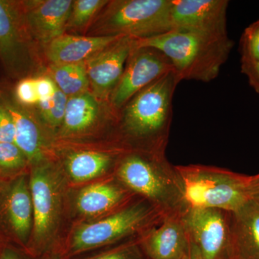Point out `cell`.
Returning <instances> with one entry per match:
<instances>
[{
    "mask_svg": "<svg viewBox=\"0 0 259 259\" xmlns=\"http://www.w3.org/2000/svg\"><path fill=\"white\" fill-rule=\"evenodd\" d=\"M233 45L228 35L178 30L151 38L134 40L135 47H151L163 52L171 61L180 82L194 80L208 83L215 79Z\"/></svg>",
    "mask_w": 259,
    "mask_h": 259,
    "instance_id": "obj_3",
    "label": "cell"
},
{
    "mask_svg": "<svg viewBox=\"0 0 259 259\" xmlns=\"http://www.w3.org/2000/svg\"><path fill=\"white\" fill-rule=\"evenodd\" d=\"M121 36H83L64 33L44 47L51 64H80Z\"/></svg>",
    "mask_w": 259,
    "mask_h": 259,
    "instance_id": "obj_15",
    "label": "cell"
},
{
    "mask_svg": "<svg viewBox=\"0 0 259 259\" xmlns=\"http://www.w3.org/2000/svg\"><path fill=\"white\" fill-rule=\"evenodd\" d=\"M120 158L117 154L106 152L78 151L68 156L66 170L74 182H85L106 174L117 166Z\"/></svg>",
    "mask_w": 259,
    "mask_h": 259,
    "instance_id": "obj_20",
    "label": "cell"
},
{
    "mask_svg": "<svg viewBox=\"0 0 259 259\" xmlns=\"http://www.w3.org/2000/svg\"><path fill=\"white\" fill-rule=\"evenodd\" d=\"M183 221L190 242L202 259L234 258L231 212L212 208H189Z\"/></svg>",
    "mask_w": 259,
    "mask_h": 259,
    "instance_id": "obj_9",
    "label": "cell"
},
{
    "mask_svg": "<svg viewBox=\"0 0 259 259\" xmlns=\"http://www.w3.org/2000/svg\"><path fill=\"white\" fill-rule=\"evenodd\" d=\"M228 0H172L173 30L224 36Z\"/></svg>",
    "mask_w": 259,
    "mask_h": 259,
    "instance_id": "obj_12",
    "label": "cell"
},
{
    "mask_svg": "<svg viewBox=\"0 0 259 259\" xmlns=\"http://www.w3.org/2000/svg\"><path fill=\"white\" fill-rule=\"evenodd\" d=\"M35 86L39 102L47 101L53 96L56 89L55 83L49 76H40L35 78Z\"/></svg>",
    "mask_w": 259,
    "mask_h": 259,
    "instance_id": "obj_30",
    "label": "cell"
},
{
    "mask_svg": "<svg viewBox=\"0 0 259 259\" xmlns=\"http://www.w3.org/2000/svg\"><path fill=\"white\" fill-rule=\"evenodd\" d=\"M37 45L29 30L23 2L0 0V61L10 77L20 81L40 69Z\"/></svg>",
    "mask_w": 259,
    "mask_h": 259,
    "instance_id": "obj_7",
    "label": "cell"
},
{
    "mask_svg": "<svg viewBox=\"0 0 259 259\" xmlns=\"http://www.w3.org/2000/svg\"><path fill=\"white\" fill-rule=\"evenodd\" d=\"M115 177L136 197L152 204L163 218L183 215L189 209L182 178L166 153L126 152L117 163Z\"/></svg>",
    "mask_w": 259,
    "mask_h": 259,
    "instance_id": "obj_2",
    "label": "cell"
},
{
    "mask_svg": "<svg viewBox=\"0 0 259 259\" xmlns=\"http://www.w3.org/2000/svg\"><path fill=\"white\" fill-rule=\"evenodd\" d=\"M108 3L107 0H75L66 25V32L86 28Z\"/></svg>",
    "mask_w": 259,
    "mask_h": 259,
    "instance_id": "obj_23",
    "label": "cell"
},
{
    "mask_svg": "<svg viewBox=\"0 0 259 259\" xmlns=\"http://www.w3.org/2000/svg\"><path fill=\"white\" fill-rule=\"evenodd\" d=\"M249 194L250 200L259 207V174L250 176Z\"/></svg>",
    "mask_w": 259,
    "mask_h": 259,
    "instance_id": "obj_32",
    "label": "cell"
},
{
    "mask_svg": "<svg viewBox=\"0 0 259 259\" xmlns=\"http://www.w3.org/2000/svg\"><path fill=\"white\" fill-rule=\"evenodd\" d=\"M68 97L56 87L55 93L47 101L37 103V110L40 118L51 127L62 125Z\"/></svg>",
    "mask_w": 259,
    "mask_h": 259,
    "instance_id": "obj_24",
    "label": "cell"
},
{
    "mask_svg": "<svg viewBox=\"0 0 259 259\" xmlns=\"http://www.w3.org/2000/svg\"><path fill=\"white\" fill-rule=\"evenodd\" d=\"M173 71L171 61L161 51L134 44L123 74L109 100L110 106L118 112L136 94Z\"/></svg>",
    "mask_w": 259,
    "mask_h": 259,
    "instance_id": "obj_10",
    "label": "cell"
},
{
    "mask_svg": "<svg viewBox=\"0 0 259 259\" xmlns=\"http://www.w3.org/2000/svg\"><path fill=\"white\" fill-rule=\"evenodd\" d=\"M171 1H109L93 25V36H125L144 40L171 31Z\"/></svg>",
    "mask_w": 259,
    "mask_h": 259,
    "instance_id": "obj_6",
    "label": "cell"
},
{
    "mask_svg": "<svg viewBox=\"0 0 259 259\" xmlns=\"http://www.w3.org/2000/svg\"><path fill=\"white\" fill-rule=\"evenodd\" d=\"M134 38L121 36L83 62L95 97L109 100L134 49Z\"/></svg>",
    "mask_w": 259,
    "mask_h": 259,
    "instance_id": "obj_11",
    "label": "cell"
},
{
    "mask_svg": "<svg viewBox=\"0 0 259 259\" xmlns=\"http://www.w3.org/2000/svg\"><path fill=\"white\" fill-rule=\"evenodd\" d=\"M5 209L12 231L25 244L33 226L31 193L26 177L20 176L12 182L7 193Z\"/></svg>",
    "mask_w": 259,
    "mask_h": 259,
    "instance_id": "obj_19",
    "label": "cell"
},
{
    "mask_svg": "<svg viewBox=\"0 0 259 259\" xmlns=\"http://www.w3.org/2000/svg\"><path fill=\"white\" fill-rule=\"evenodd\" d=\"M49 76L56 86L69 97L88 92L90 88L83 63L80 64H51Z\"/></svg>",
    "mask_w": 259,
    "mask_h": 259,
    "instance_id": "obj_22",
    "label": "cell"
},
{
    "mask_svg": "<svg viewBox=\"0 0 259 259\" xmlns=\"http://www.w3.org/2000/svg\"><path fill=\"white\" fill-rule=\"evenodd\" d=\"M234 257L259 259V207L250 200L236 212H231Z\"/></svg>",
    "mask_w": 259,
    "mask_h": 259,
    "instance_id": "obj_18",
    "label": "cell"
},
{
    "mask_svg": "<svg viewBox=\"0 0 259 259\" xmlns=\"http://www.w3.org/2000/svg\"><path fill=\"white\" fill-rule=\"evenodd\" d=\"M139 241L147 259H185L191 248L183 215L163 218L140 236Z\"/></svg>",
    "mask_w": 259,
    "mask_h": 259,
    "instance_id": "obj_13",
    "label": "cell"
},
{
    "mask_svg": "<svg viewBox=\"0 0 259 259\" xmlns=\"http://www.w3.org/2000/svg\"><path fill=\"white\" fill-rule=\"evenodd\" d=\"M48 259H64L63 257L61 256L60 254L59 253H54V254H51V256L49 257Z\"/></svg>",
    "mask_w": 259,
    "mask_h": 259,
    "instance_id": "obj_35",
    "label": "cell"
},
{
    "mask_svg": "<svg viewBox=\"0 0 259 259\" xmlns=\"http://www.w3.org/2000/svg\"><path fill=\"white\" fill-rule=\"evenodd\" d=\"M135 195L117 179L89 185L80 191L76 208L85 216L111 213L128 203Z\"/></svg>",
    "mask_w": 259,
    "mask_h": 259,
    "instance_id": "obj_16",
    "label": "cell"
},
{
    "mask_svg": "<svg viewBox=\"0 0 259 259\" xmlns=\"http://www.w3.org/2000/svg\"><path fill=\"white\" fill-rule=\"evenodd\" d=\"M99 115L100 105L89 92L69 97L61 125L63 132L71 134L86 131L96 122Z\"/></svg>",
    "mask_w": 259,
    "mask_h": 259,
    "instance_id": "obj_21",
    "label": "cell"
},
{
    "mask_svg": "<svg viewBox=\"0 0 259 259\" xmlns=\"http://www.w3.org/2000/svg\"><path fill=\"white\" fill-rule=\"evenodd\" d=\"M90 259H147L140 246L139 238L130 240Z\"/></svg>",
    "mask_w": 259,
    "mask_h": 259,
    "instance_id": "obj_27",
    "label": "cell"
},
{
    "mask_svg": "<svg viewBox=\"0 0 259 259\" xmlns=\"http://www.w3.org/2000/svg\"><path fill=\"white\" fill-rule=\"evenodd\" d=\"M60 179L46 161L32 166L29 185L33 208V231L38 253L49 248L54 237L61 204Z\"/></svg>",
    "mask_w": 259,
    "mask_h": 259,
    "instance_id": "obj_8",
    "label": "cell"
},
{
    "mask_svg": "<svg viewBox=\"0 0 259 259\" xmlns=\"http://www.w3.org/2000/svg\"><path fill=\"white\" fill-rule=\"evenodd\" d=\"M232 259H239V258H236V257H234V258H232Z\"/></svg>",
    "mask_w": 259,
    "mask_h": 259,
    "instance_id": "obj_36",
    "label": "cell"
},
{
    "mask_svg": "<svg viewBox=\"0 0 259 259\" xmlns=\"http://www.w3.org/2000/svg\"><path fill=\"white\" fill-rule=\"evenodd\" d=\"M241 72L248 78L250 86L259 95V61L241 64Z\"/></svg>",
    "mask_w": 259,
    "mask_h": 259,
    "instance_id": "obj_31",
    "label": "cell"
},
{
    "mask_svg": "<svg viewBox=\"0 0 259 259\" xmlns=\"http://www.w3.org/2000/svg\"><path fill=\"white\" fill-rule=\"evenodd\" d=\"M185 259H202L200 254H199L198 250L196 248L194 245L191 243V248L190 253Z\"/></svg>",
    "mask_w": 259,
    "mask_h": 259,
    "instance_id": "obj_34",
    "label": "cell"
},
{
    "mask_svg": "<svg viewBox=\"0 0 259 259\" xmlns=\"http://www.w3.org/2000/svg\"><path fill=\"white\" fill-rule=\"evenodd\" d=\"M0 259H23L15 250L5 248L0 252Z\"/></svg>",
    "mask_w": 259,
    "mask_h": 259,
    "instance_id": "obj_33",
    "label": "cell"
},
{
    "mask_svg": "<svg viewBox=\"0 0 259 259\" xmlns=\"http://www.w3.org/2000/svg\"><path fill=\"white\" fill-rule=\"evenodd\" d=\"M14 120L3 102L0 101V143L15 144Z\"/></svg>",
    "mask_w": 259,
    "mask_h": 259,
    "instance_id": "obj_29",
    "label": "cell"
},
{
    "mask_svg": "<svg viewBox=\"0 0 259 259\" xmlns=\"http://www.w3.org/2000/svg\"><path fill=\"white\" fill-rule=\"evenodd\" d=\"M240 51L241 64L259 61V20L245 29L242 34Z\"/></svg>",
    "mask_w": 259,
    "mask_h": 259,
    "instance_id": "obj_26",
    "label": "cell"
},
{
    "mask_svg": "<svg viewBox=\"0 0 259 259\" xmlns=\"http://www.w3.org/2000/svg\"><path fill=\"white\" fill-rule=\"evenodd\" d=\"M163 219L148 201L134 197L106 217L78 228L66 248V255L74 256L123 240L139 238L145 232L159 225Z\"/></svg>",
    "mask_w": 259,
    "mask_h": 259,
    "instance_id": "obj_4",
    "label": "cell"
},
{
    "mask_svg": "<svg viewBox=\"0 0 259 259\" xmlns=\"http://www.w3.org/2000/svg\"><path fill=\"white\" fill-rule=\"evenodd\" d=\"M0 101L10 112L15 126V144L23 151L29 164L45 161L40 130L31 114L16 100L0 95Z\"/></svg>",
    "mask_w": 259,
    "mask_h": 259,
    "instance_id": "obj_17",
    "label": "cell"
},
{
    "mask_svg": "<svg viewBox=\"0 0 259 259\" xmlns=\"http://www.w3.org/2000/svg\"><path fill=\"white\" fill-rule=\"evenodd\" d=\"M15 100L24 107L37 105V97L35 77H28L19 81L15 90Z\"/></svg>",
    "mask_w": 259,
    "mask_h": 259,
    "instance_id": "obj_28",
    "label": "cell"
},
{
    "mask_svg": "<svg viewBox=\"0 0 259 259\" xmlns=\"http://www.w3.org/2000/svg\"><path fill=\"white\" fill-rule=\"evenodd\" d=\"M28 164V159L16 144L0 143V173L15 174Z\"/></svg>",
    "mask_w": 259,
    "mask_h": 259,
    "instance_id": "obj_25",
    "label": "cell"
},
{
    "mask_svg": "<svg viewBox=\"0 0 259 259\" xmlns=\"http://www.w3.org/2000/svg\"><path fill=\"white\" fill-rule=\"evenodd\" d=\"M25 18L32 37L37 44L47 45L66 33L74 1L32 0L22 1Z\"/></svg>",
    "mask_w": 259,
    "mask_h": 259,
    "instance_id": "obj_14",
    "label": "cell"
},
{
    "mask_svg": "<svg viewBox=\"0 0 259 259\" xmlns=\"http://www.w3.org/2000/svg\"><path fill=\"white\" fill-rule=\"evenodd\" d=\"M180 80L175 71L136 94L117 112L124 137L135 151L166 153L173 119L174 95Z\"/></svg>",
    "mask_w": 259,
    "mask_h": 259,
    "instance_id": "obj_1",
    "label": "cell"
},
{
    "mask_svg": "<svg viewBox=\"0 0 259 259\" xmlns=\"http://www.w3.org/2000/svg\"><path fill=\"white\" fill-rule=\"evenodd\" d=\"M189 208L236 212L249 202L250 176L202 164L176 166Z\"/></svg>",
    "mask_w": 259,
    "mask_h": 259,
    "instance_id": "obj_5",
    "label": "cell"
}]
</instances>
